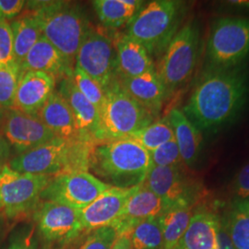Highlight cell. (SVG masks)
<instances>
[{"label":"cell","instance_id":"16","mask_svg":"<svg viewBox=\"0 0 249 249\" xmlns=\"http://www.w3.org/2000/svg\"><path fill=\"white\" fill-rule=\"evenodd\" d=\"M135 187L124 189L111 187L82 209L80 211L82 231H94L110 226L121 213Z\"/></svg>","mask_w":249,"mask_h":249},{"label":"cell","instance_id":"18","mask_svg":"<svg viewBox=\"0 0 249 249\" xmlns=\"http://www.w3.org/2000/svg\"><path fill=\"white\" fill-rule=\"evenodd\" d=\"M55 91L71 107L83 141L94 143L99 127V109L81 94L71 77L56 83Z\"/></svg>","mask_w":249,"mask_h":249},{"label":"cell","instance_id":"17","mask_svg":"<svg viewBox=\"0 0 249 249\" xmlns=\"http://www.w3.org/2000/svg\"><path fill=\"white\" fill-rule=\"evenodd\" d=\"M55 80L43 72L21 73L15 94L14 109L37 116L55 88Z\"/></svg>","mask_w":249,"mask_h":249},{"label":"cell","instance_id":"23","mask_svg":"<svg viewBox=\"0 0 249 249\" xmlns=\"http://www.w3.org/2000/svg\"><path fill=\"white\" fill-rule=\"evenodd\" d=\"M115 42L118 66L117 78H133L156 69L147 50L131 37L124 34Z\"/></svg>","mask_w":249,"mask_h":249},{"label":"cell","instance_id":"43","mask_svg":"<svg viewBox=\"0 0 249 249\" xmlns=\"http://www.w3.org/2000/svg\"><path fill=\"white\" fill-rule=\"evenodd\" d=\"M3 233H4V218L0 215V241Z\"/></svg>","mask_w":249,"mask_h":249},{"label":"cell","instance_id":"35","mask_svg":"<svg viewBox=\"0 0 249 249\" xmlns=\"http://www.w3.org/2000/svg\"><path fill=\"white\" fill-rule=\"evenodd\" d=\"M15 62L13 33L7 19L0 18V64Z\"/></svg>","mask_w":249,"mask_h":249},{"label":"cell","instance_id":"12","mask_svg":"<svg viewBox=\"0 0 249 249\" xmlns=\"http://www.w3.org/2000/svg\"><path fill=\"white\" fill-rule=\"evenodd\" d=\"M0 130L15 156L55 138L38 116L28 115L14 108L5 110Z\"/></svg>","mask_w":249,"mask_h":249},{"label":"cell","instance_id":"29","mask_svg":"<svg viewBox=\"0 0 249 249\" xmlns=\"http://www.w3.org/2000/svg\"><path fill=\"white\" fill-rule=\"evenodd\" d=\"M128 139L133 140L146 151L151 152L162 144L174 140L175 136L168 116H165L144 126Z\"/></svg>","mask_w":249,"mask_h":249},{"label":"cell","instance_id":"13","mask_svg":"<svg viewBox=\"0 0 249 249\" xmlns=\"http://www.w3.org/2000/svg\"><path fill=\"white\" fill-rule=\"evenodd\" d=\"M80 211L67 205L45 201L38 205L34 214L40 234L49 242H68L82 232Z\"/></svg>","mask_w":249,"mask_h":249},{"label":"cell","instance_id":"26","mask_svg":"<svg viewBox=\"0 0 249 249\" xmlns=\"http://www.w3.org/2000/svg\"><path fill=\"white\" fill-rule=\"evenodd\" d=\"M195 204H178L167 208L159 217L162 232L163 249H175L187 231L195 213Z\"/></svg>","mask_w":249,"mask_h":249},{"label":"cell","instance_id":"45","mask_svg":"<svg viewBox=\"0 0 249 249\" xmlns=\"http://www.w3.org/2000/svg\"><path fill=\"white\" fill-rule=\"evenodd\" d=\"M0 66H1V64H0Z\"/></svg>","mask_w":249,"mask_h":249},{"label":"cell","instance_id":"3","mask_svg":"<svg viewBox=\"0 0 249 249\" xmlns=\"http://www.w3.org/2000/svg\"><path fill=\"white\" fill-rule=\"evenodd\" d=\"M26 6L37 18L43 36L74 69L76 54L91 29L83 9L64 1H27Z\"/></svg>","mask_w":249,"mask_h":249},{"label":"cell","instance_id":"32","mask_svg":"<svg viewBox=\"0 0 249 249\" xmlns=\"http://www.w3.org/2000/svg\"><path fill=\"white\" fill-rule=\"evenodd\" d=\"M71 77L81 94L100 109L105 99V91L98 83L77 66L74 67Z\"/></svg>","mask_w":249,"mask_h":249},{"label":"cell","instance_id":"27","mask_svg":"<svg viewBox=\"0 0 249 249\" xmlns=\"http://www.w3.org/2000/svg\"><path fill=\"white\" fill-rule=\"evenodd\" d=\"M10 26L13 33L14 60L19 66L43 35L35 14L30 11L13 20Z\"/></svg>","mask_w":249,"mask_h":249},{"label":"cell","instance_id":"7","mask_svg":"<svg viewBox=\"0 0 249 249\" xmlns=\"http://www.w3.org/2000/svg\"><path fill=\"white\" fill-rule=\"evenodd\" d=\"M200 45L199 28L188 22L179 29L161 54L156 71L167 93V98L183 87L196 69Z\"/></svg>","mask_w":249,"mask_h":249},{"label":"cell","instance_id":"33","mask_svg":"<svg viewBox=\"0 0 249 249\" xmlns=\"http://www.w3.org/2000/svg\"><path fill=\"white\" fill-rule=\"evenodd\" d=\"M150 156L152 166L179 167L185 165L175 139L151 151Z\"/></svg>","mask_w":249,"mask_h":249},{"label":"cell","instance_id":"44","mask_svg":"<svg viewBox=\"0 0 249 249\" xmlns=\"http://www.w3.org/2000/svg\"><path fill=\"white\" fill-rule=\"evenodd\" d=\"M4 114H5V110L0 108V128L2 125V122H3V118H4Z\"/></svg>","mask_w":249,"mask_h":249},{"label":"cell","instance_id":"37","mask_svg":"<svg viewBox=\"0 0 249 249\" xmlns=\"http://www.w3.org/2000/svg\"><path fill=\"white\" fill-rule=\"evenodd\" d=\"M24 0H0V18L10 19L15 18L26 6Z\"/></svg>","mask_w":249,"mask_h":249},{"label":"cell","instance_id":"25","mask_svg":"<svg viewBox=\"0 0 249 249\" xmlns=\"http://www.w3.org/2000/svg\"><path fill=\"white\" fill-rule=\"evenodd\" d=\"M143 3L138 0H95L92 6L100 22L116 30L127 25L142 8Z\"/></svg>","mask_w":249,"mask_h":249},{"label":"cell","instance_id":"15","mask_svg":"<svg viewBox=\"0 0 249 249\" xmlns=\"http://www.w3.org/2000/svg\"><path fill=\"white\" fill-rule=\"evenodd\" d=\"M167 206L142 183L135 187L120 215L112 226L118 235L129 234L134 228L146 220L159 218Z\"/></svg>","mask_w":249,"mask_h":249},{"label":"cell","instance_id":"38","mask_svg":"<svg viewBox=\"0 0 249 249\" xmlns=\"http://www.w3.org/2000/svg\"><path fill=\"white\" fill-rule=\"evenodd\" d=\"M6 249H35V247L30 235L20 234L10 242Z\"/></svg>","mask_w":249,"mask_h":249},{"label":"cell","instance_id":"19","mask_svg":"<svg viewBox=\"0 0 249 249\" xmlns=\"http://www.w3.org/2000/svg\"><path fill=\"white\" fill-rule=\"evenodd\" d=\"M21 73L43 72L51 76L55 83L71 76V69L60 53L47 39L42 36L27 53L19 65Z\"/></svg>","mask_w":249,"mask_h":249},{"label":"cell","instance_id":"28","mask_svg":"<svg viewBox=\"0 0 249 249\" xmlns=\"http://www.w3.org/2000/svg\"><path fill=\"white\" fill-rule=\"evenodd\" d=\"M226 228L234 249H249V200H233Z\"/></svg>","mask_w":249,"mask_h":249},{"label":"cell","instance_id":"30","mask_svg":"<svg viewBox=\"0 0 249 249\" xmlns=\"http://www.w3.org/2000/svg\"><path fill=\"white\" fill-rule=\"evenodd\" d=\"M132 249H163L159 218L146 220L128 234Z\"/></svg>","mask_w":249,"mask_h":249},{"label":"cell","instance_id":"24","mask_svg":"<svg viewBox=\"0 0 249 249\" xmlns=\"http://www.w3.org/2000/svg\"><path fill=\"white\" fill-rule=\"evenodd\" d=\"M167 116L183 162L187 167H191L196 163L202 149L201 131L180 109H172Z\"/></svg>","mask_w":249,"mask_h":249},{"label":"cell","instance_id":"22","mask_svg":"<svg viewBox=\"0 0 249 249\" xmlns=\"http://www.w3.org/2000/svg\"><path fill=\"white\" fill-rule=\"evenodd\" d=\"M220 222L213 212L196 210L175 249H219Z\"/></svg>","mask_w":249,"mask_h":249},{"label":"cell","instance_id":"4","mask_svg":"<svg viewBox=\"0 0 249 249\" xmlns=\"http://www.w3.org/2000/svg\"><path fill=\"white\" fill-rule=\"evenodd\" d=\"M93 143L82 141L53 140L14 156L8 162L10 169L21 174L56 177L89 171V153Z\"/></svg>","mask_w":249,"mask_h":249},{"label":"cell","instance_id":"21","mask_svg":"<svg viewBox=\"0 0 249 249\" xmlns=\"http://www.w3.org/2000/svg\"><path fill=\"white\" fill-rule=\"evenodd\" d=\"M37 116L55 137L71 142H85L81 137L71 107L55 90Z\"/></svg>","mask_w":249,"mask_h":249},{"label":"cell","instance_id":"34","mask_svg":"<svg viewBox=\"0 0 249 249\" xmlns=\"http://www.w3.org/2000/svg\"><path fill=\"white\" fill-rule=\"evenodd\" d=\"M118 234L112 226L90 231L78 249H112Z\"/></svg>","mask_w":249,"mask_h":249},{"label":"cell","instance_id":"20","mask_svg":"<svg viewBox=\"0 0 249 249\" xmlns=\"http://www.w3.org/2000/svg\"><path fill=\"white\" fill-rule=\"evenodd\" d=\"M121 88L153 116L161 109L167 93L155 70L133 78H117Z\"/></svg>","mask_w":249,"mask_h":249},{"label":"cell","instance_id":"1","mask_svg":"<svg viewBox=\"0 0 249 249\" xmlns=\"http://www.w3.org/2000/svg\"><path fill=\"white\" fill-rule=\"evenodd\" d=\"M249 94V72L244 66L207 67L182 111L200 131L214 130L238 115Z\"/></svg>","mask_w":249,"mask_h":249},{"label":"cell","instance_id":"39","mask_svg":"<svg viewBox=\"0 0 249 249\" xmlns=\"http://www.w3.org/2000/svg\"><path fill=\"white\" fill-rule=\"evenodd\" d=\"M218 239H219V249H234L226 228L225 220L220 222Z\"/></svg>","mask_w":249,"mask_h":249},{"label":"cell","instance_id":"2","mask_svg":"<svg viewBox=\"0 0 249 249\" xmlns=\"http://www.w3.org/2000/svg\"><path fill=\"white\" fill-rule=\"evenodd\" d=\"M151 166L150 152L128 138L96 142L89 153V169L93 176L117 188L142 184Z\"/></svg>","mask_w":249,"mask_h":249},{"label":"cell","instance_id":"5","mask_svg":"<svg viewBox=\"0 0 249 249\" xmlns=\"http://www.w3.org/2000/svg\"><path fill=\"white\" fill-rule=\"evenodd\" d=\"M183 8L181 1H151L126 25L125 35L139 42L151 56L161 55L179 31Z\"/></svg>","mask_w":249,"mask_h":249},{"label":"cell","instance_id":"31","mask_svg":"<svg viewBox=\"0 0 249 249\" xmlns=\"http://www.w3.org/2000/svg\"><path fill=\"white\" fill-rule=\"evenodd\" d=\"M21 77L16 62L0 66V108L9 110L14 107V100Z\"/></svg>","mask_w":249,"mask_h":249},{"label":"cell","instance_id":"40","mask_svg":"<svg viewBox=\"0 0 249 249\" xmlns=\"http://www.w3.org/2000/svg\"><path fill=\"white\" fill-rule=\"evenodd\" d=\"M11 155V149L9 143L5 140V138L0 133V169L6 165V161L9 160Z\"/></svg>","mask_w":249,"mask_h":249},{"label":"cell","instance_id":"14","mask_svg":"<svg viewBox=\"0 0 249 249\" xmlns=\"http://www.w3.org/2000/svg\"><path fill=\"white\" fill-rule=\"evenodd\" d=\"M143 183L163 200L167 208L178 204H195V189L182 166H151Z\"/></svg>","mask_w":249,"mask_h":249},{"label":"cell","instance_id":"36","mask_svg":"<svg viewBox=\"0 0 249 249\" xmlns=\"http://www.w3.org/2000/svg\"><path fill=\"white\" fill-rule=\"evenodd\" d=\"M234 200H249V163L244 165L232 182Z\"/></svg>","mask_w":249,"mask_h":249},{"label":"cell","instance_id":"41","mask_svg":"<svg viewBox=\"0 0 249 249\" xmlns=\"http://www.w3.org/2000/svg\"><path fill=\"white\" fill-rule=\"evenodd\" d=\"M112 249H132L128 234L118 235Z\"/></svg>","mask_w":249,"mask_h":249},{"label":"cell","instance_id":"10","mask_svg":"<svg viewBox=\"0 0 249 249\" xmlns=\"http://www.w3.org/2000/svg\"><path fill=\"white\" fill-rule=\"evenodd\" d=\"M75 66L95 80L105 91L118 77L116 42L91 28L76 54Z\"/></svg>","mask_w":249,"mask_h":249},{"label":"cell","instance_id":"9","mask_svg":"<svg viewBox=\"0 0 249 249\" xmlns=\"http://www.w3.org/2000/svg\"><path fill=\"white\" fill-rule=\"evenodd\" d=\"M209 68L231 69L249 54V18L224 17L213 23L207 45Z\"/></svg>","mask_w":249,"mask_h":249},{"label":"cell","instance_id":"42","mask_svg":"<svg viewBox=\"0 0 249 249\" xmlns=\"http://www.w3.org/2000/svg\"><path fill=\"white\" fill-rule=\"evenodd\" d=\"M227 3L234 7L247 8V9L249 8V0H232V1H228Z\"/></svg>","mask_w":249,"mask_h":249},{"label":"cell","instance_id":"11","mask_svg":"<svg viewBox=\"0 0 249 249\" xmlns=\"http://www.w3.org/2000/svg\"><path fill=\"white\" fill-rule=\"evenodd\" d=\"M110 187L89 171L73 172L53 177L41 199L82 210Z\"/></svg>","mask_w":249,"mask_h":249},{"label":"cell","instance_id":"8","mask_svg":"<svg viewBox=\"0 0 249 249\" xmlns=\"http://www.w3.org/2000/svg\"><path fill=\"white\" fill-rule=\"evenodd\" d=\"M53 177L21 174L8 164L0 169V215L18 220L35 213Z\"/></svg>","mask_w":249,"mask_h":249},{"label":"cell","instance_id":"6","mask_svg":"<svg viewBox=\"0 0 249 249\" xmlns=\"http://www.w3.org/2000/svg\"><path fill=\"white\" fill-rule=\"evenodd\" d=\"M153 119L154 116L130 97L116 80L105 90L94 143L128 138Z\"/></svg>","mask_w":249,"mask_h":249}]
</instances>
